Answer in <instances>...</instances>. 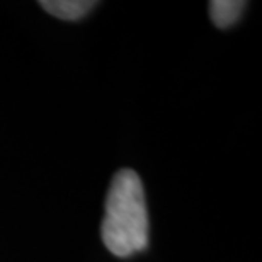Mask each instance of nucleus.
Listing matches in <instances>:
<instances>
[{"mask_svg": "<svg viewBox=\"0 0 262 262\" xmlns=\"http://www.w3.org/2000/svg\"><path fill=\"white\" fill-rule=\"evenodd\" d=\"M102 242L116 257H129L148 245V213L138 174L123 169L113 177L102 220Z\"/></svg>", "mask_w": 262, "mask_h": 262, "instance_id": "1", "label": "nucleus"}, {"mask_svg": "<svg viewBox=\"0 0 262 262\" xmlns=\"http://www.w3.org/2000/svg\"><path fill=\"white\" fill-rule=\"evenodd\" d=\"M245 7L247 2L240 0H213L209 2V15L216 28L227 29L237 23Z\"/></svg>", "mask_w": 262, "mask_h": 262, "instance_id": "3", "label": "nucleus"}, {"mask_svg": "<svg viewBox=\"0 0 262 262\" xmlns=\"http://www.w3.org/2000/svg\"><path fill=\"white\" fill-rule=\"evenodd\" d=\"M39 5L55 17L77 20L91 12L97 2H91V0H41Z\"/></svg>", "mask_w": 262, "mask_h": 262, "instance_id": "2", "label": "nucleus"}]
</instances>
